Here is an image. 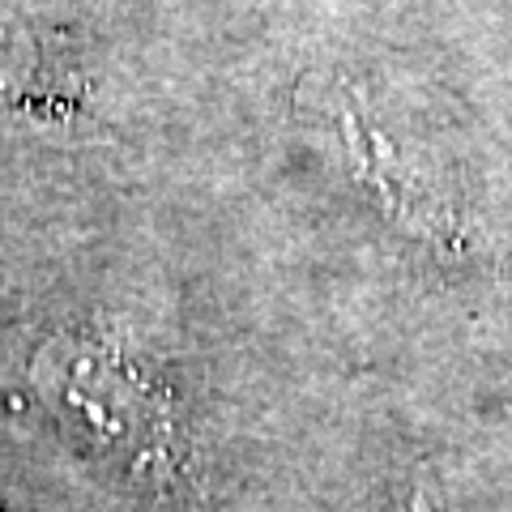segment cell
Listing matches in <instances>:
<instances>
[{
  "mask_svg": "<svg viewBox=\"0 0 512 512\" xmlns=\"http://www.w3.org/2000/svg\"><path fill=\"white\" fill-rule=\"evenodd\" d=\"M397 512H512L508 500H491V495H478L466 487H444V483H419Z\"/></svg>",
  "mask_w": 512,
  "mask_h": 512,
  "instance_id": "7a4b0ae2",
  "label": "cell"
},
{
  "mask_svg": "<svg viewBox=\"0 0 512 512\" xmlns=\"http://www.w3.org/2000/svg\"><path fill=\"white\" fill-rule=\"evenodd\" d=\"M342 137L350 167L380 201V210H389L410 231L431 235L436 244L457 235V205L448 197L444 180L427 171L419 150L406 146L372 107L350 103L342 111Z\"/></svg>",
  "mask_w": 512,
  "mask_h": 512,
  "instance_id": "6da1fadb",
  "label": "cell"
}]
</instances>
